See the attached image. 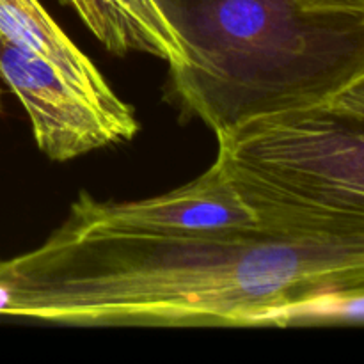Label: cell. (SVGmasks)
<instances>
[{
  "mask_svg": "<svg viewBox=\"0 0 364 364\" xmlns=\"http://www.w3.org/2000/svg\"><path fill=\"white\" fill-rule=\"evenodd\" d=\"M233 181V180H231ZM255 228L142 235L55 230L0 259V316L73 327H276L291 306L364 287V213L238 187Z\"/></svg>",
  "mask_w": 364,
  "mask_h": 364,
  "instance_id": "cell-1",
  "label": "cell"
},
{
  "mask_svg": "<svg viewBox=\"0 0 364 364\" xmlns=\"http://www.w3.org/2000/svg\"><path fill=\"white\" fill-rule=\"evenodd\" d=\"M187 46L171 70L181 109L220 134L322 105L364 73V14L304 0H160Z\"/></svg>",
  "mask_w": 364,
  "mask_h": 364,
  "instance_id": "cell-2",
  "label": "cell"
},
{
  "mask_svg": "<svg viewBox=\"0 0 364 364\" xmlns=\"http://www.w3.org/2000/svg\"><path fill=\"white\" fill-rule=\"evenodd\" d=\"M215 137L213 164L238 187L364 213V116L322 103L255 117Z\"/></svg>",
  "mask_w": 364,
  "mask_h": 364,
  "instance_id": "cell-3",
  "label": "cell"
},
{
  "mask_svg": "<svg viewBox=\"0 0 364 364\" xmlns=\"http://www.w3.org/2000/svg\"><path fill=\"white\" fill-rule=\"evenodd\" d=\"M0 77L28 114L38 148L55 162L132 141L141 128L127 102L105 103L87 95L55 66L2 36Z\"/></svg>",
  "mask_w": 364,
  "mask_h": 364,
  "instance_id": "cell-4",
  "label": "cell"
},
{
  "mask_svg": "<svg viewBox=\"0 0 364 364\" xmlns=\"http://www.w3.org/2000/svg\"><path fill=\"white\" fill-rule=\"evenodd\" d=\"M262 215L231 178L212 164L199 178L167 194L139 201H98L82 191L57 230L164 237L198 231L255 228Z\"/></svg>",
  "mask_w": 364,
  "mask_h": 364,
  "instance_id": "cell-5",
  "label": "cell"
},
{
  "mask_svg": "<svg viewBox=\"0 0 364 364\" xmlns=\"http://www.w3.org/2000/svg\"><path fill=\"white\" fill-rule=\"evenodd\" d=\"M71 7L107 50L141 52L171 70L188 63L187 46L160 0H60Z\"/></svg>",
  "mask_w": 364,
  "mask_h": 364,
  "instance_id": "cell-6",
  "label": "cell"
},
{
  "mask_svg": "<svg viewBox=\"0 0 364 364\" xmlns=\"http://www.w3.org/2000/svg\"><path fill=\"white\" fill-rule=\"evenodd\" d=\"M0 36L16 48L55 66L87 95L105 103L123 102L39 0H0Z\"/></svg>",
  "mask_w": 364,
  "mask_h": 364,
  "instance_id": "cell-7",
  "label": "cell"
},
{
  "mask_svg": "<svg viewBox=\"0 0 364 364\" xmlns=\"http://www.w3.org/2000/svg\"><path fill=\"white\" fill-rule=\"evenodd\" d=\"M288 326H364V287L316 295L291 306L276 323Z\"/></svg>",
  "mask_w": 364,
  "mask_h": 364,
  "instance_id": "cell-8",
  "label": "cell"
},
{
  "mask_svg": "<svg viewBox=\"0 0 364 364\" xmlns=\"http://www.w3.org/2000/svg\"><path fill=\"white\" fill-rule=\"evenodd\" d=\"M326 105L338 110H343V112L364 116V73L359 75L358 78H354L348 85H345Z\"/></svg>",
  "mask_w": 364,
  "mask_h": 364,
  "instance_id": "cell-9",
  "label": "cell"
},
{
  "mask_svg": "<svg viewBox=\"0 0 364 364\" xmlns=\"http://www.w3.org/2000/svg\"><path fill=\"white\" fill-rule=\"evenodd\" d=\"M304 2L313 7H320V9L364 14V0H304Z\"/></svg>",
  "mask_w": 364,
  "mask_h": 364,
  "instance_id": "cell-10",
  "label": "cell"
}]
</instances>
